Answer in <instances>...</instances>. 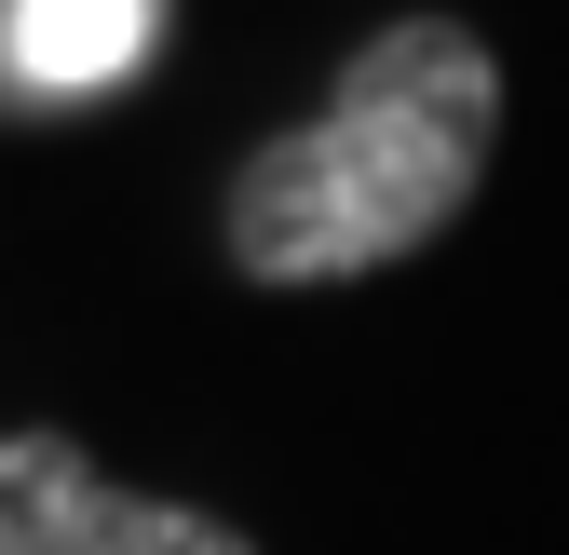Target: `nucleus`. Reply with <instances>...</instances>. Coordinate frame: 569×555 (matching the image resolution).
<instances>
[{"label":"nucleus","instance_id":"obj_1","mask_svg":"<svg viewBox=\"0 0 569 555\" xmlns=\"http://www.w3.org/2000/svg\"><path fill=\"white\" fill-rule=\"evenodd\" d=\"M488 150H502V68L461 14H393L352 41L312 122L231 163V271L244 285H352L407 244H435Z\"/></svg>","mask_w":569,"mask_h":555},{"label":"nucleus","instance_id":"obj_2","mask_svg":"<svg viewBox=\"0 0 569 555\" xmlns=\"http://www.w3.org/2000/svg\"><path fill=\"white\" fill-rule=\"evenodd\" d=\"M0 555H258V542L190 502L109 488L82 434L28 421V434H0Z\"/></svg>","mask_w":569,"mask_h":555},{"label":"nucleus","instance_id":"obj_3","mask_svg":"<svg viewBox=\"0 0 569 555\" xmlns=\"http://www.w3.org/2000/svg\"><path fill=\"white\" fill-rule=\"evenodd\" d=\"M150 54V0H14V68L54 95H96Z\"/></svg>","mask_w":569,"mask_h":555}]
</instances>
